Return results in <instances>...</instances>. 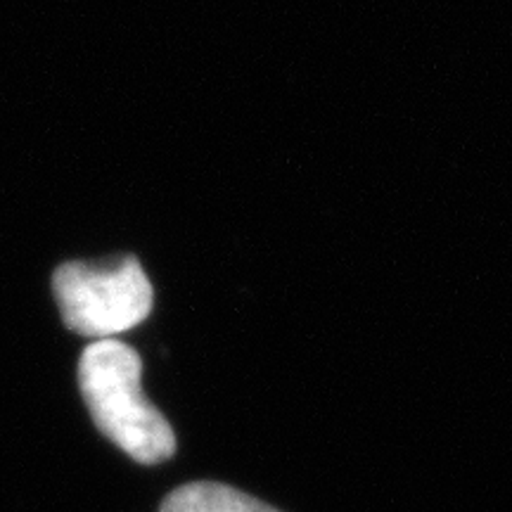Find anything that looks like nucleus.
<instances>
[{"label":"nucleus","instance_id":"nucleus-3","mask_svg":"<svg viewBox=\"0 0 512 512\" xmlns=\"http://www.w3.org/2000/svg\"><path fill=\"white\" fill-rule=\"evenodd\" d=\"M159 512H280L259 498L242 494L233 486L216 482H192L176 489Z\"/></svg>","mask_w":512,"mask_h":512},{"label":"nucleus","instance_id":"nucleus-2","mask_svg":"<svg viewBox=\"0 0 512 512\" xmlns=\"http://www.w3.org/2000/svg\"><path fill=\"white\" fill-rule=\"evenodd\" d=\"M64 325L83 337L114 339L150 316L155 292L133 256L86 264L69 261L53 275Z\"/></svg>","mask_w":512,"mask_h":512},{"label":"nucleus","instance_id":"nucleus-1","mask_svg":"<svg viewBox=\"0 0 512 512\" xmlns=\"http://www.w3.org/2000/svg\"><path fill=\"white\" fill-rule=\"evenodd\" d=\"M140 380L143 363L124 342L102 339L81 354L79 387L98 430L136 463L157 465L176 453V434Z\"/></svg>","mask_w":512,"mask_h":512}]
</instances>
